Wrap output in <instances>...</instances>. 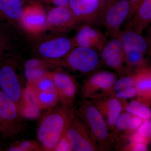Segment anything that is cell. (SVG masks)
<instances>
[{
  "label": "cell",
  "mask_w": 151,
  "mask_h": 151,
  "mask_svg": "<svg viewBox=\"0 0 151 151\" xmlns=\"http://www.w3.org/2000/svg\"><path fill=\"white\" fill-rule=\"evenodd\" d=\"M22 65L19 58L14 52L0 59V89L13 100L24 116L28 106L27 84Z\"/></svg>",
  "instance_id": "cell-1"
},
{
  "label": "cell",
  "mask_w": 151,
  "mask_h": 151,
  "mask_svg": "<svg viewBox=\"0 0 151 151\" xmlns=\"http://www.w3.org/2000/svg\"><path fill=\"white\" fill-rule=\"evenodd\" d=\"M73 108L61 105L48 110L39 124L37 137L42 151H52L65 133Z\"/></svg>",
  "instance_id": "cell-2"
},
{
  "label": "cell",
  "mask_w": 151,
  "mask_h": 151,
  "mask_svg": "<svg viewBox=\"0 0 151 151\" xmlns=\"http://www.w3.org/2000/svg\"><path fill=\"white\" fill-rule=\"evenodd\" d=\"M76 113L98 150H111L115 144V139L102 114L91 100H83Z\"/></svg>",
  "instance_id": "cell-3"
},
{
  "label": "cell",
  "mask_w": 151,
  "mask_h": 151,
  "mask_svg": "<svg viewBox=\"0 0 151 151\" xmlns=\"http://www.w3.org/2000/svg\"><path fill=\"white\" fill-rule=\"evenodd\" d=\"M44 60L49 67H66L88 76L97 71L102 65L99 52L84 47H75L61 59Z\"/></svg>",
  "instance_id": "cell-4"
},
{
  "label": "cell",
  "mask_w": 151,
  "mask_h": 151,
  "mask_svg": "<svg viewBox=\"0 0 151 151\" xmlns=\"http://www.w3.org/2000/svg\"><path fill=\"white\" fill-rule=\"evenodd\" d=\"M24 116L13 100L0 89V137H16L24 127Z\"/></svg>",
  "instance_id": "cell-5"
},
{
  "label": "cell",
  "mask_w": 151,
  "mask_h": 151,
  "mask_svg": "<svg viewBox=\"0 0 151 151\" xmlns=\"http://www.w3.org/2000/svg\"><path fill=\"white\" fill-rule=\"evenodd\" d=\"M52 33L38 39L34 45V51L42 59H61L75 47L73 38Z\"/></svg>",
  "instance_id": "cell-6"
},
{
  "label": "cell",
  "mask_w": 151,
  "mask_h": 151,
  "mask_svg": "<svg viewBox=\"0 0 151 151\" xmlns=\"http://www.w3.org/2000/svg\"><path fill=\"white\" fill-rule=\"evenodd\" d=\"M117 73L108 70L95 71L88 76L81 87L83 100H93L111 96Z\"/></svg>",
  "instance_id": "cell-7"
},
{
  "label": "cell",
  "mask_w": 151,
  "mask_h": 151,
  "mask_svg": "<svg viewBox=\"0 0 151 151\" xmlns=\"http://www.w3.org/2000/svg\"><path fill=\"white\" fill-rule=\"evenodd\" d=\"M131 14L128 0H108L104 5L102 20L106 35L111 38L119 36L124 22L130 19Z\"/></svg>",
  "instance_id": "cell-8"
},
{
  "label": "cell",
  "mask_w": 151,
  "mask_h": 151,
  "mask_svg": "<svg viewBox=\"0 0 151 151\" xmlns=\"http://www.w3.org/2000/svg\"><path fill=\"white\" fill-rule=\"evenodd\" d=\"M99 53L102 65L115 70L119 77L132 72L126 65L120 35L108 40Z\"/></svg>",
  "instance_id": "cell-9"
},
{
  "label": "cell",
  "mask_w": 151,
  "mask_h": 151,
  "mask_svg": "<svg viewBox=\"0 0 151 151\" xmlns=\"http://www.w3.org/2000/svg\"><path fill=\"white\" fill-rule=\"evenodd\" d=\"M65 135L73 151H98L73 108L68 123Z\"/></svg>",
  "instance_id": "cell-10"
},
{
  "label": "cell",
  "mask_w": 151,
  "mask_h": 151,
  "mask_svg": "<svg viewBox=\"0 0 151 151\" xmlns=\"http://www.w3.org/2000/svg\"><path fill=\"white\" fill-rule=\"evenodd\" d=\"M81 24L68 6H56L47 13V30L63 34L78 28Z\"/></svg>",
  "instance_id": "cell-11"
},
{
  "label": "cell",
  "mask_w": 151,
  "mask_h": 151,
  "mask_svg": "<svg viewBox=\"0 0 151 151\" xmlns=\"http://www.w3.org/2000/svg\"><path fill=\"white\" fill-rule=\"evenodd\" d=\"M104 5L102 0H69L68 6L80 23H102Z\"/></svg>",
  "instance_id": "cell-12"
},
{
  "label": "cell",
  "mask_w": 151,
  "mask_h": 151,
  "mask_svg": "<svg viewBox=\"0 0 151 151\" xmlns=\"http://www.w3.org/2000/svg\"><path fill=\"white\" fill-rule=\"evenodd\" d=\"M61 105L72 108L79 89L75 78L60 68L50 71Z\"/></svg>",
  "instance_id": "cell-13"
},
{
  "label": "cell",
  "mask_w": 151,
  "mask_h": 151,
  "mask_svg": "<svg viewBox=\"0 0 151 151\" xmlns=\"http://www.w3.org/2000/svg\"><path fill=\"white\" fill-rule=\"evenodd\" d=\"M47 17L43 7L33 3L24 7L20 26L29 35L37 36L47 30Z\"/></svg>",
  "instance_id": "cell-14"
},
{
  "label": "cell",
  "mask_w": 151,
  "mask_h": 151,
  "mask_svg": "<svg viewBox=\"0 0 151 151\" xmlns=\"http://www.w3.org/2000/svg\"><path fill=\"white\" fill-rule=\"evenodd\" d=\"M73 39L75 47H84L96 50L99 52L108 41L105 35L92 25L78 28Z\"/></svg>",
  "instance_id": "cell-15"
},
{
  "label": "cell",
  "mask_w": 151,
  "mask_h": 151,
  "mask_svg": "<svg viewBox=\"0 0 151 151\" xmlns=\"http://www.w3.org/2000/svg\"><path fill=\"white\" fill-rule=\"evenodd\" d=\"M91 101L102 114L109 131L112 132L116 120L123 110L121 100L114 96H108Z\"/></svg>",
  "instance_id": "cell-16"
},
{
  "label": "cell",
  "mask_w": 151,
  "mask_h": 151,
  "mask_svg": "<svg viewBox=\"0 0 151 151\" xmlns=\"http://www.w3.org/2000/svg\"><path fill=\"white\" fill-rule=\"evenodd\" d=\"M24 8L22 0H0V20L14 27L20 25Z\"/></svg>",
  "instance_id": "cell-17"
},
{
  "label": "cell",
  "mask_w": 151,
  "mask_h": 151,
  "mask_svg": "<svg viewBox=\"0 0 151 151\" xmlns=\"http://www.w3.org/2000/svg\"><path fill=\"white\" fill-rule=\"evenodd\" d=\"M151 24V0H143L135 10L133 16L126 25L131 29L142 34Z\"/></svg>",
  "instance_id": "cell-18"
},
{
  "label": "cell",
  "mask_w": 151,
  "mask_h": 151,
  "mask_svg": "<svg viewBox=\"0 0 151 151\" xmlns=\"http://www.w3.org/2000/svg\"><path fill=\"white\" fill-rule=\"evenodd\" d=\"M120 35L124 50H134L145 54L148 53L151 43L142 34L126 28L124 30L121 31Z\"/></svg>",
  "instance_id": "cell-19"
},
{
  "label": "cell",
  "mask_w": 151,
  "mask_h": 151,
  "mask_svg": "<svg viewBox=\"0 0 151 151\" xmlns=\"http://www.w3.org/2000/svg\"><path fill=\"white\" fill-rule=\"evenodd\" d=\"M49 67L42 59L27 60L24 64V75L28 85L32 84L45 75L49 71Z\"/></svg>",
  "instance_id": "cell-20"
},
{
  "label": "cell",
  "mask_w": 151,
  "mask_h": 151,
  "mask_svg": "<svg viewBox=\"0 0 151 151\" xmlns=\"http://www.w3.org/2000/svg\"><path fill=\"white\" fill-rule=\"evenodd\" d=\"M134 86L138 96L145 98L151 97V69L143 68L134 70Z\"/></svg>",
  "instance_id": "cell-21"
},
{
  "label": "cell",
  "mask_w": 151,
  "mask_h": 151,
  "mask_svg": "<svg viewBox=\"0 0 151 151\" xmlns=\"http://www.w3.org/2000/svg\"><path fill=\"white\" fill-rule=\"evenodd\" d=\"M29 90L32 94L37 107L40 110L48 111L55 108L60 103L56 89L42 92H32L30 89Z\"/></svg>",
  "instance_id": "cell-22"
},
{
  "label": "cell",
  "mask_w": 151,
  "mask_h": 151,
  "mask_svg": "<svg viewBox=\"0 0 151 151\" xmlns=\"http://www.w3.org/2000/svg\"><path fill=\"white\" fill-rule=\"evenodd\" d=\"M14 27L0 20V59L6 54L12 52Z\"/></svg>",
  "instance_id": "cell-23"
},
{
  "label": "cell",
  "mask_w": 151,
  "mask_h": 151,
  "mask_svg": "<svg viewBox=\"0 0 151 151\" xmlns=\"http://www.w3.org/2000/svg\"><path fill=\"white\" fill-rule=\"evenodd\" d=\"M123 108L133 115L139 116L144 120L151 119V110L148 106L139 100H132L128 102L127 100H121Z\"/></svg>",
  "instance_id": "cell-24"
},
{
  "label": "cell",
  "mask_w": 151,
  "mask_h": 151,
  "mask_svg": "<svg viewBox=\"0 0 151 151\" xmlns=\"http://www.w3.org/2000/svg\"><path fill=\"white\" fill-rule=\"evenodd\" d=\"M125 63L131 71L146 66L145 53L134 50H124Z\"/></svg>",
  "instance_id": "cell-25"
},
{
  "label": "cell",
  "mask_w": 151,
  "mask_h": 151,
  "mask_svg": "<svg viewBox=\"0 0 151 151\" xmlns=\"http://www.w3.org/2000/svg\"><path fill=\"white\" fill-rule=\"evenodd\" d=\"M27 86L29 89L32 92H42L56 89L52 78L50 71H49L42 78L32 84L30 85L27 84Z\"/></svg>",
  "instance_id": "cell-26"
},
{
  "label": "cell",
  "mask_w": 151,
  "mask_h": 151,
  "mask_svg": "<svg viewBox=\"0 0 151 151\" xmlns=\"http://www.w3.org/2000/svg\"><path fill=\"white\" fill-rule=\"evenodd\" d=\"M132 116V114L127 112L123 108L122 113L115 123L114 129L111 132L115 139V142L119 135L121 136L127 131L129 121Z\"/></svg>",
  "instance_id": "cell-27"
},
{
  "label": "cell",
  "mask_w": 151,
  "mask_h": 151,
  "mask_svg": "<svg viewBox=\"0 0 151 151\" xmlns=\"http://www.w3.org/2000/svg\"><path fill=\"white\" fill-rule=\"evenodd\" d=\"M5 151H41L42 148L40 143L35 141L27 140L18 141L9 146Z\"/></svg>",
  "instance_id": "cell-28"
},
{
  "label": "cell",
  "mask_w": 151,
  "mask_h": 151,
  "mask_svg": "<svg viewBox=\"0 0 151 151\" xmlns=\"http://www.w3.org/2000/svg\"><path fill=\"white\" fill-rule=\"evenodd\" d=\"M134 71L126 74L117 78L113 85L111 96L119 91L131 86H134Z\"/></svg>",
  "instance_id": "cell-29"
},
{
  "label": "cell",
  "mask_w": 151,
  "mask_h": 151,
  "mask_svg": "<svg viewBox=\"0 0 151 151\" xmlns=\"http://www.w3.org/2000/svg\"><path fill=\"white\" fill-rule=\"evenodd\" d=\"M137 96V92L134 86H131L114 93L112 96L120 100H127Z\"/></svg>",
  "instance_id": "cell-30"
},
{
  "label": "cell",
  "mask_w": 151,
  "mask_h": 151,
  "mask_svg": "<svg viewBox=\"0 0 151 151\" xmlns=\"http://www.w3.org/2000/svg\"><path fill=\"white\" fill-rule=\"evenodd\" d=\"M122 151H146L148 150L147 144L130 142L121 149Z\"/></svg>",
  "instance_id": "cell-31"
},
{
  "label": "cell",
  "mask_w": 151,
  "mask_h": 151,
  "mask_svg": "<svg viewBox=\"0 0 151 151\" xmlns=\"http://www.w3.org/2000/svg\"><path fill=\"white\" fill-rule=\"evenodd\" d=\"M139 134L149 138H151V119L145 120L137 130Z\"/></svg>",
  "instance_id": "cell-32"
},
{
  "label": "cell",
  "mask_w": 151,
  "mask_h": 151,
  "mask_svg": "<svg viewBox=\"0 0 151 151\" xmlns=\"http://www.w3.org/2000/svg\"><path fill=\"white\" fill-rule=\"evenodd\" d=\"M52 151H72L70 143L65 134L57 143Z\"/></svg>",
  "instance_id": "cell-33"
},
{
  "label": "cell",
  "mask_w": 151,
  "mask_h": 151,
  "mask_svg": "<svg viewBox=\"0 0 151 151\" xmlns=\"http://www.w3.org/2000/svg\"><path fill=\"white\" fill-rule=\"evenodd\" d=\"M149 139H150L149 138L139 134L137 131L132 134L130 135L127 140L129 141L130 142H134L142 143L147 144Z\"/></svg>",
  "instance_id": "cell-34"
},
{
  "label": "cell",
  "mask_w": 151,
  "mask_h": 151,
  "mask_svg": "<svg viewBox=\"0 0 151 151\" xmlns=\"http://www.w3.org/2000/svg\"><path fill=\"white\" fill-rule=\"evenodd\" d=\"M41 2L52 4L57 6L68 5L69 0H38Z\"/></svg>",
  "instance_id": "cell-35"
},
{
  "label": "cell",
  "mask_w": 151,
  "mask_h": 151,
  "mask_svg": "<svg viewBox=\"0 0 151 151\" xmlns=\"http://www.w3.org/2000/svg\"><path fill=\"white\" fill-rule=\"evenodd\" d=\"M128 1L129 2L131 6V14L130 19L134 15V13L137 7L140 4L141 2L143 0H128Z\"/></svg>",
  "instance_id": "cell-36"
},
{
  "label": "cell",
  "mask_w": 151,
  "mask_h": 151,
  "mask_svg": "<svg viewBox=\"0 0 151 151\" xmlns=\"http://www.w3.org/2000/svg\"><path fill=\"white\" fill-rule=\"evenodd\" d=\"M147 38L148 39L151 45V24H150V26L149 27L148 30V37Z\"/></svg>",
  "instance_id": "cell-37"
},
{
  "label": "cell",
  "mask_w": 151,
  "mask_h": 151,
  "mask_svg": "<svg viewBox=\"0 0 151 151\" xmlns=\"http://www.w3.org/2000/svg\"><path fill=\"white\" fill-rule=\"evenodd\" d=\"M148 54L151 57V45L150 46V48H149V50H148Z\"/></svg>",
  "instance_id": "cell-38"
},
{
  "label": "cell",
  "mask_w": 151,
  "mask_h": 151,
  "mask_svg": "<svg viewBox=\"0 0 151 151\" xmlns=\"http://www.w3.org/2000/svg\"><path fill=\"white\" fill-rule=\"evenodd\" d=\"M1 150H2V149L1 148V147H0V151H1Z\"/></svg>",
  "instance_id": "cell-39"
},
{
  "label": "cell",
  "mask_w": 151,
  "mask_h": 151,
  "mask_svg": "<svg viewBox=\"0 0 151 151\" xmlns=\"http://www.w3.org/2000/svg\"></svg>",
  "instance_id": "cell-40"
}]
</instances>
